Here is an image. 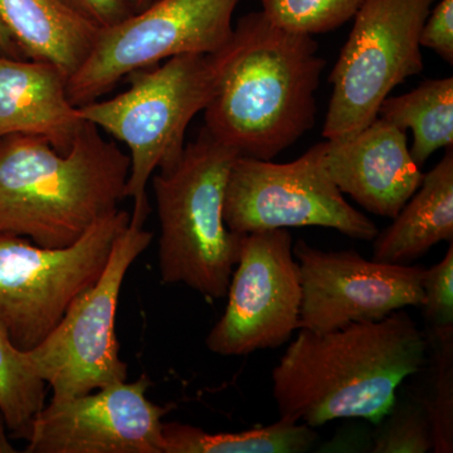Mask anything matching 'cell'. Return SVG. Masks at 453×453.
Wrapping results in <instances>:
<instances>
[{
    "label": "cell",
    "mask_w": 453,
    "mask_h": 453,
    "mask_svg": "<svg viewBox=\"0 0 453 453\" xmlns=\"http://www.w3.org/2000/svg\"><path fill=\"white\" fill-rule=\"evenodd\" d=\"M427 357V336L403 310L329 333L299 329L273 372L280 419L312 428L340 418L377 423Z\"/></svg>",
    "instance_id": "cell-1"
},
{
    "label": "cell",
    "mask_w": 453,
    "mask_h": 453,
    "mask_svg": "<svg viewBox=\"0 0 453 453\" xmlns=\"http://www.w3.org/2000/svg\"><path fill=\"white\" fill-rule=\"evenodd\" d=\"M219 59V83L203 111L214 139L240 157L273 160L314 127L326 62L311 35L251 12L234 27Z\"/></svg>",
    "instance_id": "cell-2"
},
{
    "label": "cell",
    "mask_w": 453,
    "mask_h": 453,
    "mask_svg": "<svg viewBox=\"0 0 453 453\" xmlns=\"http://www.w3.org/2000/svg\"><path fill=\"white\" fill-rule=\"evenodd\" d=\"M130 157L83 120L73 148L59 153L46 138L0 139V234L43 249L73 246L127 198Z\"/></svg>",
    "instance_id": "cell-3"
},
{
    "label": "cell",
    "mask_w": 453,
    "mask_h": 453,
    "mask_svg": "<svg viewBox=\"0 0 453 453\" xmlns=\"http://www.w3.org/2000/svg\"><path fill=\"white\" fill-rule=\"evenodd\" d=\"M238 157L203 127L177 162L151 177L164 283H184L208 299L226 296L244 235L229 231L223 219L226 181Z\"/></svg>",
    "instance_id": "cell-4"
},
{
    "label": "cell",
    "mask_w": 453,
    "mask_h": 453,
    "mask_svg": "<svg viewBox=\"0 0 453 453\" xmlns=\"http://www.w3.org/2000/svg\"><path fill=\"white\" fill-rule=\"evenodd\" d=\"M219 50L173 57L163 65L135 71L127 76L129 88L121 94L79 107L82 120L129 149L127 198L134 201V225L145 226L150 211L146 187L154 173L177 162L190 121L213 97Z\"/></svg>",
    "instance_id": "cell-5"
},
{
    "label": "cell",
    "mask_w": 453,
    "mask_h": 453,
    "mask_svg": "<svg viewBox=\"0 0 453 453\" xmlns=\"http://www.w3.org/2000/svg\"><path fill=\"white\" fill-rule=\"evenodd\" d=\"M131 214L115 211L65 249L0 234V327L19 350L40 345L80 295L97 281Z\"/></svg>",
    "instance_id": "cell-6"
},
{
    "label": "cell",
    "mask_w": 453,
    "mask_h": 453,
    "mask_svg": "<svg viewBox=\"0 0 453 453\" xmlns=\"http://www.w3.org/2000/svg\"><path fill=\"white\" fill-rule=\"evenodd\" d=\"M436 0H365L329 81L326 140L353 135L378 118L381 103L423 71L422 27Z\"/></svg>",
    "instance_id": "cell-7"
},
{
    "label": "cell",
    "mask_w": 453,
    "mask_h": 453,
    "mask_svg": "<svg viewBox=\"0 0 453 453\" xmlns=\"http://www.w3.org/2000/svg\"><path fill=\"white\" fill-rule=\"evenodd\" d=\"M151 241V232L130 222L113 244L97 281L71 303L40 345L26 351L33 371L52 389L55 401L127 381V365L120 357L116 336V312L125 276Z\"/></svg>",
    "instance_id": "cell-8"
},
{
    "label": "cell",
    "mask_w": 453,
    "mask_h": 453,
    "mask_svg": "<svg viewBox=\"0 0 453 453\" xmlns=\"http://www.w3.org/2000/svg\"><path fill=\"white\" fill-rule=\"evenodd\" d=\"M241 0H157L109 28L100 29L91 52L68 79L71 103L100 100L135 71L190 53H213L234 33Z\"/></svg>",
    "instance_id": "cell-9"
},
{
    "label": "cell",
    "mask_w": 453,
    "mask_h": 453,
    "mask_svg": "<svg viewBox=\"0 0 453 453\" xmlns=\"http://www.w3.org/2000/svg\"><path fill=\"white\" fill-rule=\"evenodd\" d=\"M223 219L240 234L294 226H324L372 241L378 226L349 204L325 166V142L291 163L238 157L226 181Z\"/></svg>",
    "instance_id": "cell-10"
},
{
    "label": "cell",
    "mask_w": 453,
    "mask_h": 453,
    "mask_svg": "<svg viewBox=\"0 0 453 453\" xmlns=\"http://www.w3.org/2000/svg\"><path fill=\"white\" fill-rule=\"evenodd\" d=\"M288 229L244 234L225 314L205 339L211 353L243 357L276 349L300 329V267Z\"/></svg>",
    "instance_id": "cell-11"
},
{
    "label": "cell",
    "mask_w": 453,
    "mask_h": 453,
    "mask_svg": "<svg viewBox=\"0 0 453 453\" xmlns=\"http://www.w3.org/2000/svg\"><path fill=\"white\" fill-rule=\"evenodd\" d=\"M292 251L303 286L300 329L329 333L422 306L426 268L368 261L356 251L325 252L303 240Z\"/></svg>",
    "instance_id": "cell-12"
},
{
    "label": "cell",
    "mask_w": 453,
    "mask_h": 453,
    "mask_svg": "<svg viewBox=\"0 0 453 453\" xmlns=\"http://www.w3.org/2000/svg\"><path fill=\"white\" fill-rule=\"evenodd\" d=\"M142 375L96 393L52 399L33 419L27 453H164L163 417L170 408L149 401Z\"/></svg>",
    "instance_id": "cell-13"
},
{
    "label": "cell",
    "mask_w": 453,
    "mask_h": 453,
    "mask_svg": "<svg viewBox=\"0 0 453 453\" xmlns=\"http://www.w3.org/2000/svg\"><path fill=\"white\" fill-rule=\"evenodd\" d=\"M325 166L342 195L384 219H395L422 184L405 131L377 118L365 129L325 142Z\"/></svg>",
    "instance_id": "cell-14"
},
{
    "label": "cell",
    "mask_w": 453,
    "mask_h": 453,
    "mask_svg": "<svg viewBox=\"0 0 453 453\" xmlns=\"http://www.w3.org/2000/svg\"><path fill=\"white\" fill-rule=\"evenodd\" d=\"M67 81L49 62L0 56V139L38 135L67 154L83 121L68 98Z\"/></svg>",
    "instance_id": "cell-15"
},
{
    "label": "cell",
    "mask_w": 453,
    "mask_h": 453,
    "mask_svg": "<svg viewBox=\"0 0 453 453\" xmlns=\"http://www.w3.org/2000/svg\"><path fill=\"white\" fill-rule=\"evenodd\" d=\"M0 20L27 59L57 65L70 79L100 28L62 0H0Z\"/></svg>",
    "instance_id": "cell-16"
},
{
    "label": "cell",
    "mask_w": 453,
    "mask_h": 453,
    "mask_svg": "<svg viewBox=\"0 0 453 453\" xmlns=\"http://www.w3.org/2000/svg\"><path fill=\"white\" fill-rule=\"evenodd\" d=\"M372 259L410 265L440 242H453V149L423 177L417 192L374 238Z\"/></svg>",
    "instance_id": "cell-17"
},
{
    "label": "cell",
    "mask_w": 453,
    "mask_h": 453,
    "mask_svg": "<svg viewBox=\"0 0 453 453\" xmlns=\"http://www.w3.org/2000/svg\"><path fill=\"white\" fill-rule=\"evenodd\" d=\"M378 118L398 129L412 130L410 149L419 168L442 148L453 146V79L427 80L401 96L381 103Z\"/></svg>",
    "instance_id": "cell-18"
},
{
    "label": "cell",
    "mask_w": 453,
    "mask_h": 453,
    "mask_svg": "<svg viewBox=\"0 0 453 453\" xmlns=\"http://www.w3.org/2000/svg\"><path fill=\"white\" fill-rule=\"evenodd\" d=\"M164 453H303L319 441L318 432L305 423L280 419L266 427L208 434L184 423L163 425Z\"/></svg>",
    "instance_id": "cell-19"
},
{
    "label": "cell",
    "mask_w": 453,
    "mask_h": 453,
    "mask_svg": "<svg viewBox=\"0 0 453 453\" xmlns=\"http://www.w3.org/2000/svg\"><path fill=\"white\" fill-rule=\"evenodd\" d=\"M47 387L26 351L14 347L0 327V416L14 437L26 440L33 419L46 405Z\"/></svg>",
    "instance_id": "cell-20"
},
{
    "label": "cell",
    "mask_w": 453,
    "mask_h": 453,
    "mask_svg": "<svg viewBox=\"0 0 453 453\" xmlns=\"http://www.w3.org/2000/svg\"><path fill=\"white\" fill-rule=\"evenodd\" d=\"M375 425L371 453L434 451L431 417L422 395L416 390L396 393L395 403Z\"/></svg>",
    "instance_id": "cell-21"
},
{
    "label": "cell",
    "mask_w": 453,
    "mask_h": 453,
    "mask_svg": "<svg viewBox=\"0 0 453 453\" xmlns=\"http://www.w3.org/2000/svg\"><path fill=\"white\" fill-rule=\"evenodd\" d=\"M431 350L427 405L434 429V452H453V329L428 332Z\"/></svg>",
    "instance_id": "cell-22"
},
{
    "label": "cell",
    "mask_w": 453,
    "mask_h": 453,
    "mask_svg": "<svg viewBox=\"0 0 453 453\" xmlns=\"http://www.w3.org/2000/svg\"><path fill=\"white\" fill-rule=\"evenodd\" d=\"M365 0H261L273 25L297 35L332 32L353 19Z\"/></svg>",
    "instance_id": "cell-23"
},
{
    "label": "cell",
    "mask_w": 453,
    "mask_h": 453,
    "mask_svg": "<svg viewBox=\"0 0 453 453\" xmlns=\"http://www.w3.org/2000/svg\"><path fill=\"white\" fill-rule=\"evenodd\" d=\"M422 288L428 332L453 329V242L440 264L425 270Z\"/></svg>",
    "instance_id": "cell-24"
},
{
    "label": "cell",
    "mask_w": 453,
    "mask_h": 453,
    "mask_svg": "<svg viewBox=\"0 0 453 453\" xmlns=\"http://www.w3.org/2000/svg\"><path fill=\"white\" fill-rule=\"evenodd\" d=\"M419 43L453 65V0H440L431 9L422 27Z\"/></svg>",
    "instance_id": "cell-25"
},
{
    "label": "cell",
    "mask_w": 453,
    "mask_h": 453,
    "mask_svg": "<svg viewBox=\"0 0 453 453\" xmlns=\"http://www.w3.org/2000/svg\"><path fill=\"white\" fill-rule=\"evenodd\" d=\"M62 2L100 29L118 25L121 20L134 14L130 0H62Z\"/></svg>",
    "instance_id": "cell-26"
},
{
    "label": "cell",
    "mask_w": 453,
    "mask_h": 453,
    "mask_svg": "<svg viewBox=\"0 0 453 453\" xmlns=\"http://www.w3.org/2000/svg\"><path fill=\"white\" fill-rule=\"evenodd\" d=\"M0 56L11 57V58H25L22 50L17 46L12 35H9L7 28L0 20ZM27 59V58H26Z\"/></svg>",
    "instance_id": "cell-27"
},
{
    "label": "cell",
    "mask_w": 453,
    "mask_h": 453,
    "mask_svg": "<svg viewBox=\"0 0 453 453\" xmlns=\"http://www.w3.org/2000/svg\"><path fill=\"white\" fill-rule=\"evenodd\" d=\"M130 2L131 5H133L134 13H136V12L142 11V9L153 4L157 0H130Z\"/></svg>",
    "instance_id": "cell-28"
}]
</instances>
